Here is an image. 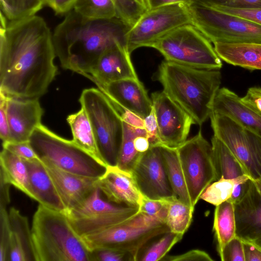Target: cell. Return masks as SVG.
<instances>
[{"instance_id":"obj_1","label":"cell","mask_w":261,"mask_h":261,"mask_svg":"<svg viewBox=\"0 0 261 261\" xmlns=\"http://www.w3.org/2000/svg\"><path fill=\"white\" fill-rule=\"evenodd\" d=\"M0 92L39 98L58 72L53 34L38 16L8 22L1 14Z\"/></svg>"},{"instance_id":"obj_2","label":"cell","mask_w":261,"mask_h":261,"mask_svg":"<svg viewBox=\"0 0 261 261\" xmlns=\"http://www.w3.org/2000/svg\"><path fill=\"white\" fill-rule=\"evenodd\" d=\"M130 27L118 17L90 19L72 10L53 34L62 67L87 77L103 52L116 42L126 45Z\"/></svg>"},{"instance_id":"obj_3","label":"cell","mask_w":261,"mask_h":261,"mask_svg":"<svg viewBox=\"0 0 261 261\" xmlns=\"http://www.w3.org/2000/svg\"><path fill=\"white\" fill-rule=\"evenodd\" d=\"M156 79L163 91L201 125L210 116L212 104L220 89L219 70L199 69L165 60Z\"/></svg>"},{"instance_id":"obj_4","label":"cell","mask_w":261,"mask_h":261,"mask_svg":"<svg viewBox=\"0 0 261 261\" xmlns=\"http://www.w3.org/2000/svg\"><path fill=\"white\" fill-rule=\"evenodd\" d=\"M31 231L35 261H90V251L65 213L39 204Z\"/></svg>"},{"instance_id":"obj_5","label":"cell","mask_w":261,"mask_h":261,"mask_svg":"<svg viewBox=\"0 0 261 261\" xmlns=\"http://www.w3.org/2000/svg\"><path fill=\"white\" fill-rule=\"evenodd\" d=\"M79 102L88 117L103 160L107 166H116L123 136L121 115L98 88L84 89Z\"/></svg>"},{"instance_id":"obj_6","label":"cell","mask_w":261,"mask_h":261,"mask_svg":"<svg viewBox=\"0 0 261 261\" xmlns=\"http://www.w3.org/2000/svg\"><path fill=\"white\" fill-rule=\"evenodd\" d=\"M164 219L138 212L126 220L82 238L89 251L109 248L136 255L153 240L169 231Z\"/></svg>"},{"instance_id":"obj_7","label":"cell","mask_w":261,"mask_h":261,"mask_svg":"<svg viewBox=\"0 0 261 261\" xmlns=\"http://www.w3.org/2000/svg\"><path fill=\"white\" fill-rule=\"evenodd\" d=\"M165 60L189 67L219 70L222 66L211 42L192 24L180 26L150 46Z\"/></svg>"},{"instance_id":"obj_8","label":"cell","mask_w":261,"mask_h":261,"mask_svg":"<svg viewBox=\"0 0 261 261\" xmlns=\"http://www.w3.org/2000/svg\"><path fill=\"white\" fill-rule=\"evenodd\" d=\"M30 142L40 159L47 160L66 171L99 178L107 167L99 163L72 140L57 135L40 124L34 131Z\"/></svg>"},{"instance_id":"obj_9","label":"cell","mask_w":261,"mask_h":261,"mask_svg":"<svg viewBox=\"0 0 261 261\" xmlns=\"http://www.w3.org/2000/svg\"><path fill=\"white\" fill-rule=\"evenodd\" d=\"M188 5L192 24L210 42L261 43V25L193 1Z\"/></svg>"},{"instance_id":"obj_10","label":"cell","mask_w":261,"mask_h":261,"mask_svg":"<svg viewBox=\"0 0 261 261\" xmlns=\"http://www.w3.org/2000/svg\"><path fill=\"white\" fill-rule=\"evenodd\" d=\"M214 135L230 150L250 179H261V136L230 116L211 112Z\"/></svg>"},{"instance_id":"obj_11","label":"cell","mask_w":261,"mask_h":261,"mask_svg":"<svg viewBox=\"0 0 261 261\" xmlns=\"http://www.w3.org/2000/svg\"><path fill=\"white\" fill-rule=\"evenodd\" d=\"M97 187L81 203L65 213L71 227L81 238L122 222L139 212L138 207L105 200Z\"/></svg>"},{"instance_id":"obj_12","label":"cell","mask_w":261,"mask_h":261,"mask_svg":"<svg viewBox=\"0 0 261 261\" xmlns=\"http://www.w3.org/2000/svg\"><path fill=\"white\" fill-rule=\"evenodd\" d=\"M192 24L188 4L176 3L147 10L128 31L127 48L131 54L141 47H150L175 29Z\"/></svg>"},{"instance_id":"obj_13","label":"cell","mask_w":261,"mask_h":261,"mask_svg":"<svg viewBox=\"0 0 261 261\" xmlns=\"http://www.w3.org/2000/svg\"><path fill=\"white\" fill-rule=\"evenodd\" d=\"M187 186L194 207L206 188L218 179L212 145L201 130L177 148Z\"/></svg>"},{"instance_id":"obj_14","label":"cell","mask_w":261,"mask_h":261,"mask_svg":"<svg viewBox=\"0 0 261 261\" xmlns=\"http://www.w3.org/2000/svg\"><path fill=\"white\" fill-rule=\"evenodd\" d=\"M161 144L177 148L187 139L192 118L163 90L151 94Z\"/></svg>"},{"instance_id":"obj_15","label":"cell","mask_w":261,"mask_h":261,"mask_svg":"<svg viewBox=\"0 0 261 261\" xmlns=\"http://www.w3.org/2000/svg\"><path fill=\"white\" fill-rule=\"evenodd\" d=\"M130 173L143 196L162 199L174 195L159 144L141 155Z\"/></svg>"},{"instance_id":"obj_16","label":"cell","mask_w":261,"mask_h":261,"mask_svg":"<svg viewBox=\"0 0 261 261\" xmlns=\"http://www.w3.org/2000/svg\"><path fill=\"white\" fill-rule=\"evenodd\" d=\"M130 54L125 44L116 42L103 52L87 77L98 88L114 81L138 78Z\"/></svg>"},{"instance_id":"obj_17","label":"cell","mask_w":261,"mask_h":261,"mask_svg":"<svg viewBox=\"0 0 261 261\" xmlns=\"http://www.w3.org/2000/svg\"><path fill=\"white\" fill-rule=\"evenodd\" d=\"M6 112L10 129V141H28L41 124L44 113L39 98L23 99L7 96Z\"/></svg>"},{"instance_id":"obj_18","label":"cell","mask_w":261,"mask_h":261,"mask_svg":"<svg viewBox=\"0 0 261 261\" xmlns=\"http://www.w3.org/2000/svg\"><path fill=\"white\" fill-rule=\"evenodd\" d=\"M98 89L121 113L127 110L144 119L152 110L151 99L138 78L114 81Z\"/></svg>"},{"instance_id":"obj_19","label":"cell","mask_w":261,"mask_h":261,"mask_svg":"<svg viewBox=\"0 0 261 261\" xmlns=\"http://www.w3.org/2000/svg\"><path fill=\"white\" fill-rule=\"evenodd\" d=\"M234 206L237 236L249 242L260 237L261 179H250L246 192Z\"/></svg>"},{"instance_id":"obj_20","label":"cell","mask_w":261,"mask_h":261,"mask_svg":"<svg viewBox=\"0 0 261 261\" xmlns=\"http://www.w3.org/2000/svg\"><path fill=\"white\" fill-rule=\"evenodd\" d=\"M97 185L109 201L139 208L143 195L130 172L117 166H108L105 173L98 178Z\"/></svg>"},{"instance_id":"obj_21","label":"cell","mask_w":261,"mask_h":261,"mask_svg":"<svg viewBox=\"0 0 261 261\" xmlns=\"http://www.w3.org/2000/svg\"><path fill=\"white\" fill-rule=\"evenodd\" d=\"M50 176L66 212L83 202L97 187L98 178L72 173L41 159Z\"/></svg>"},{"instance_id":"obj_22","label":"cell","mask_w":261,"mask_h":261,"mask_svg":"<svg viewBox=\"0 0 261 261\" xmlns=\"http://www.w3.org/2000/svg\"><path fill=\"white\" fill-rule=\"evenodd\" d=\"M27 166L30 197L45 207L65 213V207L41 160H23Z\"/></svg>"},{"instance_id":"obj_23","label":"cell","mask_w":261,"mask_h":261,"mask_svg":"<svg viewBox=\"0 0 261 261\" xmlns=\"http://www.w3.org/2000/svg\"><path fill=\"white\" fill-rule=\"evenodd\" d=\"M212 112L227 115L261 136V115L246 106L241 97L226 88L217 91Z\"/></svg>"},{"instance_id":"obj_24","label":"cell","mask_w":261,"mask_h":261,"mask_svg":"<svg viewBox=\"0 0 261 261\" xmlns=\"http://www.w3.org/2000/svg\"><path fill=\"white\" fill-rule=\"evenodd\" d=\"M214 44V49L221 60L248 69L261 70V43Z\"/></svg>"},{"instance_id":"obj_25","label":"cell","mask_w":261,"mask_h":261,"mask_svg":"<svg viewBox=\"0 0 261 261\" xmlns=\"http://www.w3.org/2000/svg\"><path fill=\"white\" fill-rule=\"evenodd\" d=\"M67 121L71 130L72 141L99 163L107 167L98 149L90 122L84 109L81 107L77 112L69 115Z\"/></svg>"},{"instance_id":"obj_26","label":"cell","mask_w":261,"mask_h":261,"mask_svg":"<svg viewBox=\"0 0 261 261\" xmlns=\"http://www.w3.org/2000/svg\"><path fill=\"white\" fill-rule=\"evenodd\" d=\"M0 166V179L30 197L28 172L23 159L3 148Z\"/></svg>"},{"instance_id":"obj_27","label":"cell","mask_w":261,"mask_h":261,"mask_svg":"<svg viewBox=\"0 0 261 261\" xmlns=\"http://www.w3.org/2000/svg\"><path fill=\"white\" fill-rule=\"evenodd\" d=\"M159 145L174 195L185 204L194 208L187 186L177 148L170 147L161 143Z\"/></svg>"},{"instance_id":"obj_28","label":"cell","mask_w":261,"mask_h":261,"mask_svg":"<svg viewBox=\"0 0 261 261\" xmlns=\"http://www.w3.org/2000/svg\"><path fill=\"white\" fill-rule=\"evenodd\" d=\"M213 231L219 254L226 244L237 237L234 206L232 202L227 200L216 206Z\"/></svg>"},{"instance_id":"obj_29","label":"cell","mask_w":261,"mask_h":261,"mask_svg":"<svg viewBox=\"0 0 261 261\" xmlns=\"http://www.w3.org/2000/svg\"><path fill=\"white\" fill-rule=\"evenodd\" d=\"M211 141L212 156L218 179L221 177L234 179L248 176L240 163L219 139L214 135Z\"/></svg>"},{"instance_id":"obj_30","label":"cell","mask_w":261,"mask_h":261,"mask_svg":"<svg viewBox=\"0 0 261 261\" xmlns=\"http://www.w3.org/2000/svg\"><path fill=\"white\" fill-rule=\"evenodd\" d=\"M164 199L166 208V224L170 231L183 236L192 222L194 208L175 195Z\"/></svg>"},{"instance_id":"obj_31","label":"cell","mask_w":261,"mask_h":261,"mask_svg":"<svg viewBox=\"0 0 261 261\" xmlns=\"http://www.w3.org/2000/svg\"><path fill=\"white\" fill-rule=\"evenodd\" d=\"M141 135H147L145 129L133 127L123 121V140L116 165L121 169L131 172L134 165L142 154L136 151L134 144L135 138Z\"/></svg>"},{"instance_id":"obj_32","label":"cell","mask_w":261,"mask_h":261,"mask_svg":"<svg viewBox=\"0 0 261 261\" xmlns=\"http://www.w3.org/2000/svg\"><path fill=\"white\" fill-rule=\"evenodd\" d=\"M249 179V177L247 175L234 179L221 177L206 188L200 199L217 206L230 198L238 185L246 182Z\"/></svg>"},{"instance_id":"obj_33","label":"cell","mask_w":261,"mask_h":261,"mask_svg":"<svg viewBox=\"0 0 261 261\" xmlns=\"http://www.w3.org/2000/svg\"><path fill=\"white\" fill-rule=\"evenodd\" d=\"M1 14L8 22L36 15L44 5L43 0H0Z\"/></svg>"},{"instance_id":"obj_34","label":"cell","mask_w":261,"mask_h":261,"mask_svg":"<svg viewBox=\"0 0 261 261\" xmlns=\"http://www.w3.org/2000/svg\"><path fill=\"white\" fill-rule=\"evenodd\" d=\"M72 10L87 19H106L117 17L116 7L112 0H76Z\"/></svg>"},{"instance_id":"obj_35","label":"cell","mask_w":261,"mask_h":261,"mask_svg":"<svg viewBox=\"0 0 261 261\" xmlns=\"http://www.w3.org/2000/svg\"><path fill=\"white\" fill-rule=\"evenodd\" d=\"M183 236L168 231L150 242L138 253L137 261H161Z\"/></svg>"},{"instance_id":"obj_36","label":"cell","mask_w":261,"mask_h":261,"mask_svg":"<svg viewBox=\"0 0 261 261\" xmlns=\"http://www.w3.org/2000/svg\"><path fill=\"white\" fill-rule=\"evenodd\" d=\"M11 231L19 238L25 251L27 261H35L32 239V231L27 217L14 207L8 212Z\"/></svg>"},{"instance_id":"obj_37","label":"cell","mask_w":261,"mask_h":261,"mask_svg":"<svg viewBox=\"0 0 261 261\" xmlns=\"http://www.w3.org/2000/svg\"><path fill=\"white\" fill-rule=\"evenodd\" d=\"M115 4L117 17L131 28L147 9L136 0H112Z\"/></svg>"},{"instance_id":"obj_38","label":"cell","mask_w":261,"mask_h":261,"mask_svg":"<svg viewBox=\"0 0 261 261\" xmlns=\"http://www.w3.org/2000/svg\"><path fill=\"white\" fill-rule=\"evenodd\" d=\"M90 261H137V257L130 252L100 248L90 251Z\"/></svg>"},{"instance_id":"obj_39","label":"cell","mask_w":261,"mask_h":261,"mask_svg":"<svg viewBox=\"0 0 261 261\" xmlns=\"http://www.w3.org/2000/svg\"><path fill=\"white\" fill-rule=\"evenodd\" d=\"M202 5L214 8L223 7L235 9L261 8V0H193Z\"/></svg>"},{"instance_id":"obj_40","label":"cell","mask_w":261,"mask_h":261,"mask_svg":"<svg viewBox=\"0 0 261 261\" xmlns=\"http://www.w3.org/2000/svg\"><path fill=\"white\" fill-rule=\"evenodd\" d=\"M11 233L7 208H0V261H8Z\"/></svg>"},{"instance_id":"obj_41","label":"cell","mask_w":261,"mask_h":261,"mask_svg":"<svg viewBox=\"0 0 261 261\" xmlns=\"http://www.w3.org/2000/svg\"><path fill=\"white\" fill-rule=\"evenodd\" d=\"M219 255L222 261H245L243 241L237 236L226 244Z\"/></svg>"},{"instance_id":"obj_42","label":"cell","mask_w":261,"mask_h":261,"mask_svg":"<svg viewBox=\"0 0 261 261\" xmlns=\"http://www.w3.org/2000/svg\"><path fill=\"white\" fill-rule=\"evenodd\" d=\"M139 212L152 217H159L165 220L166 208L164 199H152L143 196Z\"/></svg>"},{"instance_id":"obj_43","label":"cell","mask_w":261,"mask_h":261,"mask_svg":"<svg viewBox=\"0 0 261 261\" xmlns=\"http://www.w3.org/2000/svg\"><path fill=\"white\" fill-rule=\"evenodd\" d=\"M3 148H5L20 158L25 160H40L30 141L21 142H6L3 143Z\"/></svg>"},{"instance_id":"obj_44","label":"cell","mask_w":261,"mask_h":261,"mask_svg":"<svg viewBox=\"0 0 261 261\" xmlns=\"http://www.w3.org/2000/svg\"><path fill=\"white\" fill-rule=\"evenodd\" d=\"M212 257L204 251L193 249L186 253L175 255H165L161 261H213Z\"/></svg>"},{"instance_id":"obj_45","label":"cell","mask_w":261,"mask_h":261,"mask_svg":"<svg viewBox=\"0 0 261 261\" xmlns=\"http://www.w3.org/2000/svg\"><path fill=\"white\" fill-rule=\"evenodd\" d=\"M213 9L229 14L237 16L261 25V8L235 9L223 7H216Z\"/></svg>"},{"instance_id":"obj_46","label":"cell","mask_w":261,"mask_h":261,"mask_svg":"<svg viewBox=\"0 0 261 261\" xmlns=\"http://www.w3.org/2000/svg\"><path fill=\"white\" fill-rule=\"evenodd\" d=\"M242 102L248 108L261 115V88H250L246 95L241 97Z\"/></svg>"},{"instance_id":"obj_47","label":"cell","mask_w":261,"mask_h":261,"mask_svg":"<svg viewBox=\"0 0 261 261\" xmlns=\"http://www.w3.org/2000/svg\"><path fill=\"white\" fill-rule=\"evenodd\" d=\"M8 261H27L24 249L17 236L11 231Z\"/></svg>"},{"instance_id":"obj_48","label":"cell","mask_w":261,"mask_h":261,"mask_svg":"<svg viewBox=\"0 0 261 261\" xmlns=\"http://www.w3.org/2000/svg\"><path fill=\"white\" fill-rule=\"evenodd\" d=\"M7 96L0 92V137L3 143L10 141V129L6 112Z\"/></svg>"},{"instance_id":"obj_49","label":"cell","mask_w":261,"mask_h":261,"mask_svg":"<svg viewBox=\"0 0 261 261\" xmlns=\"http://www.w3.org/2000/svg\"><path fill=\"white\" fill-rule=\"evenodd\" d=\"M145 129L150 145L161 143L158 133V126L153 108L148 115L144 119Z\"/></svg>"},{"instance_id":"obj_50","label":"cell","mask_w":261,"mask_h":261,"mask_svg":"<svg viewBox=\"0 0 261 261\" xmlns=\"http://www.w3.org/2000/svg\"><path fill=\"white\" fill-rule=\"evenodd\" d=\"M76 0H43L44 6L51 8L56 14H67L73 9Z\"/></svg>"},{"instance_id":"obj_51","label":"cell","mask_w":261,"mask_h":261,"mask_svg":"<svg viewBox=\"0 0 261 261\" xmlns=\"http://www.w3.org/2000/svg\"><path fill=\"white\" fill-rule=\"evenodd\" d=\"M243 242L245 260L261 261V249L251 242L247 241H243Z\"/></svg>"},{"instance_id":"obj_52","label":"cell","mask_w":261,"mask_h":261,"mask_svg":"<svg viewBox=\"0 0 261 261\" xmlns=\"http://www.w3.org/2000/svg\"><path fill=\"white\" fill-rule=\"evenodd\" d=\"M124 122L133 127L145 129L144 119L137 114L127 110H124L121 113Z\"/></svg>"},{"instance_id":"obj_53","label":"cell","mask_w":261,"mask_h":261,"mask_svg":"<svg viewBox=\"0 0 261 261\" xmlns=\"http://www.w3.org/2000/svg\"><path fill=\"white\" fill-rule=\"evenodd\" d=\"M134 144L135 149L140 154L147 151L151 146L147 135L137 136L134 140Z\"/></svg>"},{"instance_id":"obj_54","label":"cell","mask_w":261,"mask_h":261,"mask_svg":"<svg viewBox=\"0 0 261 261\" xmlns=\"http://www.w3.org/2000/svg\"><path fill=\"white\" fill-rule=\"evenodd\" d=\"M193 0H146L147 10L176 3L189 4Z\"/></svg>"},{"instance_id":"obj_55","label":"cell","mask_w":261,"mask_h":261,"mask_svg":"<svg viewBox=\"0 0 261 261\" xmlns=\"http://www.w3.org/2000/svg\"><path fill=\"white\" fill-rule=\"evenodd\" d=\"M11 185L0 179V208H7L10 201L9 187Z\"/></svg>"},{"instance_id":"obj_56","label":"cell","mask_w":261,"mask_h":261,"mask_svg":"<svg viewBox=\"0 0 261 261\" xmlns=\"http://www.w3.org/2000/svg\"><path fill=\"white\" fill-rule=\"evenodd\" d=\"M251 242L253 243L261 249V237L254 241H251Z\"/></svg>"},{"instance_id":"obj_57","label":"cell","mask_w":261,"mask_h":261,"mask_svg":"<svg viewBox=\"0 0 261 261\" xmlns=\"http://www.w3.org/2000/svg\"><path fill=\"white\" fill-rule=\"evenodd\" d=\"M138 3H139L141 5L144 6L145 8L147 9L146 0H136Z\"/></svg>"}]
</instances>
